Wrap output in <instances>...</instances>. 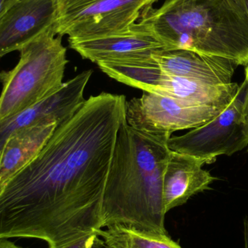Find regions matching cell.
I'll return each mask as SVG.
<instances>
[{"mask_svg": "<svg viewBox=\"0 0 248 248\" xmlns=\"http://www.w3.org/2000/svg\"><path fill=\"white\" fill-rule=\"evenodd\" d=\"M126 97L90 96L43 148L0 186V238L48 248L103 247L102 205Z\"/></svg>", "mask_w": 248, "mask_h": 248, "instance_id": "6da1fadb", "label": "cell"}, {"mask_svg": "<svg viewBox=\"0 0 248 248\" xmlns=\"http://www.w3.org/2000/svg\"><path fill=\"white\" fill-rule=\"evenodd\" d=\"M169 132L136 129L127 121L118 132L103 193V227L120 225L168 234L163 198L165 171L171 150Z\"/></svg>", "mask_w": 248, "mask_h": 248, "instance_id": "7a4b0ae2", "label": "cell"}, {"mask_svg": "<svg viewBox=\"0 0 248 248\" xmlns=\"http://www.w3.org/2000/svg\"><path fill=\"white\" fill-rule=\"evenodd\" d=\"M165 49H186L248 65V13L243 0H165L139 21Z\"/></svg>", "mask_w": 248, "mask_h": 248, "instance_id": "3957f363", "label": "cell"}, {"mask_svg": "<svg viewBox=\"0 0 248 248\" xmlns=\"http://www.w3.org/2000/svg\"><path fill=\"white\" fill-rule=\"evenodd\" d=\"M55 25L19 50L20 59L2 71L0 123L7 122L59 91L68 61Z\"/></svg>", "mask_w": 248, "mask_h": 248, "instance_id": "277c9868", "label": "cell"}, {"mask_svg": "<svg viewBox=\"0 0 248 248\" xmlns=\"http://www.w3.org/2000/svg\"><path fill=\"white\" fill-rule=\"evenodd\" d=\"M97 65L110 78L125 85L194 106L227 108L240 89L236 83L216 85L164 74L151 55L103 61Z\"/></svg>", "mask_w": 248, "mask_h": 248, "instance_id": "5b68a950", "label": "cell"}, {"mask_svg": "<svg viewBox=\"0 0 248 248\" xmlns=\"http://www.w3.org/2000/svg\"><path fill=\"white\" fill-rule=\"evenodd\" d=\"M57 35L84 39L119 33L132 27L159 0H58Z\"/></svg>", "mask_w": 248, "mask_h": 248, "instance_id": "8992f818", "label": "cell"}, {"mask_svg": "<svg viewBox=\"0 0 248 248\" xmlns=\"http://www.w3.org/2000/svg\"><path fill=\"white\" fill-rule=\"evenodd\" d=\"M246 84L230 106L215 119L182 136L171 137L172 151L212 163L220 155H231L248 145V117L245 108Z\"/></svg>", "mask_w": 248, "mask_h": 248, "instance_id": "52a82bcc", "label": "cell"}, {"mask_svg": "<svg viewBox=\"0 0 248 248\" xmlns=\"http://www.w3.org/2000/svg\"><path fill=\"white\" fill-rule=\"evenodd\" d=\"M226 108L194 106L171 97L145 93L126 103V121L136 129L149 133L193 129L208 123Z\"/></svg>", "mask_w": 248, "mask_h": 248, "instance_id": "ba28073f", "label": "cell"}, {"mask_svg": "<svg viewBox=\"0 0 248 248\" xmlns=\"http://www.w3.org/2000/svg\"><path fill=\"white\" fill-rule=\"evenodd\" d=\"M58 0H17L0 14V56L19 51L55 25Z\"/></svg>", "mask_w": 248, "mask_h": 248, "instance_id": "9c48e42d", "label": "cell"}, {"mask_svg": "<svg viewBox=\"0 0 248 248\" xmlns=\"http://www.w3.org/2000/svg\"><path fill=\"white\" fill-rule=\"evenodd\" d=\"M93 70L80 73L64 82L62 88L37 104L0 123V145L16 130L37 124L66 123L80 110L85 102L84 90L93 75Z\"/></svg>", "mask_w": 248, "mask_h": 248, "instance_id": "30bf717a", "label": "cell"}, {"mask_svg": "<svg viewBox=\"0 0 248 248\" xmlns=\"http://www.w3.org/2000/svg\"><path fill=\"white\" fill-rule=\"evenodd\" d=\"M69 46L84 59L103 61L131 59L165 49L164 45L139 22L128 30L106 36L68 40Z\"/></svg>", "mask_w": 248, "mask_h": 248, "instance_id": "8fae6325", "label": "cell"}, {"mask_svg": "<svg viewBox=\"0 0 248 248\" xmlns=\"http://www.w3.org/2000/svg\"><path fill=\"white\" fill-rule=\"evenodd\" d=\"M151 57L164 74L216 85L231 84L237 66L230 60L186 49H160Z\"/></svg>", "mask_w": 248, "mask_h": 248, "instance_id": "7c38bea8", "label": "cell"}, {"mask_svg": "<svg viewBox=\"0 0 248 248\" xmlns=\"http://www.w3.org/2000/svg\"><path fill=\"white\" fill-rule=\"evenodd\" d=\"M205 163L207 162L202 159L171 150L163 180L166 212L210 189L217 178L203 169Z\"/></svg>", "mask_w": 248, "mask_h": 248, "instance_id": "4fadbf2b", "label": "cell"}, {"mask_svg": "<svg viewBox=\"0 0 248 248\" xmlns=\"http://www.w3.org/2000/svg\"><path fill=\"white\" fill-rule=\"evenodd\" d=\"M58 126L56 123L37 124L9 136L0 145V186L34 158Z\"/></svg>", "mask_w": 248, "mask_h": 248, "instance_id": "5bb4252c", "label": "cell"}, {"mask_svg": "<svg viewBox=\"0 0 248 248\" xmlns=\"http://www.w3.org/2000/svg\"><path fill=\"white\" fill-rule=\"evenodd\" d=\"M99 235L104 248H182L168 234L144 232L124 226L107 227Z\"/></svg>", "mask_w": 248, "mask_h": 248, "instance_id": "9a60e30c", "label": "cell"}, {"mask_svg": "<svg viewBox=\"0 0 248 248\" xmlns=\"http://www.w3.org/2000/svg\"><path fill=\"white\" fill-rule=\"evenodd\" d=\"M17 0H0V14L10 8Z\"/></svg>", "mask_w": 248, "mask_h": 248, "instance_id": "2e32d148", "label": "cell"}, {"mask_svg": "<svg viewBox=\"0 0 248 248\" xmlns=\"http://www.w3.org/2000/svg\"><path fill=\"white\" fill-rule=\"evenodd\" d=\"M245 82L246 84V96H245V108H246V114L248 117V65L246 66V79Z\"/></svg>", "mask_w": 248, "mask_h": 248, "instance_id": "e0dca14e", "label": "cell"}, {"mask_svg": "<svg viewBox=\"0 0 248 248\" xmlns=\"http://www.w3.org/2000/svg\"><path fill=\"white\" fill-rule=\"evenodd\" d=\"M0 248H22L5 238H0Z\"/></svg>", "mask_w": 248, "mask_h": 248, "instance_id": "ac0fdd59", "label": "cell"}, {"mask_svg": "<svg viewBox=\"0 0 248 248\" xmlns=\"http://www.w3.org/2000/svg\"><path fill=\"white\" fill-rule=\"evenodd\" d=\"M245 248H248V214L244 220Z\"/></svg>", "mask_w": 248, "mask_h": 248, "instance_id": "d6986e66", "label": "cell"}, {"mask_svg": "<svg viewBox=\"0 0 248 248\" xmlns=\"http://www.w3.org/2000/svg\"><path fill=\"white\" fill-rule=\"evenodd\" d=\"M243 3H244L245 7H246V10L248 13V0H243Z\"/></svg>", "mask_w": 248, "mask_h": 248, "instance_id": "ffe728a7", "label": "cell"}]
</instances>
